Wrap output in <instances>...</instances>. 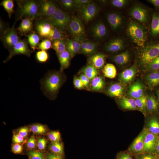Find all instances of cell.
Wrapping results in <instances>:
<instances>
[{"label": "cell", "instance_id": "obj_11", "mask_svg": "<svg viewBox=\"0 0 159 159\" xmlns=\"http://www.w3.org/2000/svg\"><path fill=\"white\" fill-rule=\"evenodd\" d=\"M59 8L53 1L48 0H39V17L49 19Z\"/></svg>", "mask_w": 159, "mask_h": 159}, {"label": "cell", "instance_id": "obj_25", "mask_svg": "<svg viewBox=\"0 0 159 159\" xmlns=\"http://www.w3.org/2000/svg\"><path fill=\"white\" fill-rule=\"evenodd\" d=\"M146 109L147 112L150 114L159 112V102L154 93H151L148 95Z\"/></svg>", "mask_w": 159, "mask_h": 159}, {"label": "cell", "instance_id": "obj_43", "mask_svg": "<svg viewBox=\"0 0 159 159\" xmlns=\"http://www.w3.org/2000/svg\"><path fill=\"white\" fill-rule=\"evenodd\" d=\"M31 130L34 133L42 134L45 133L47 129L44 125L39 124L32 125L31 127Z\"/></svg>", "mask_w": 159, "mask_h": 159}, {"label": "cell", "instance_id": "obj_32", "mask_svg": "<svg viewBox=\"0 0 159 159\" xmlns=\"http://www.w3.org/2000/svg\"><path fill=\"white\" fill-rule=\"evenodd\" d=\"M53 48L57 54L61 53L67 50V39L65 38L52 41Z\"/></svg>", "mask_w": 159, "mask_h": 159}, {"label": "cell", "instance_id": "obj_33", "mask_svg": "<svg viewBox=\"0 0 159 159\" xmlns=\"http://www.w3.org/2000/svg\"><path fill=\"white\" fill-rule=\"evenodd\" d=\"M148 127V131L152 134L156 135L159 134V121L156 117H153L150 120Z\"/></svg>", "mask_w": 159, "mask_h": 159}, {"label": "cell", "instance_id": "obj_46", "mask_svg": "<svg viewBox=\"0 0 159 159\" xmlns=\"http://www.w3.org/2000/svg\"><path fill=\"white\" fill-rule=\"evenodd\" d=\"M59 3L64 9H69L75 6L72 0H61L58 1Z\"/></svg>", "mask_w": 159, "mask_h": 159}, {"label": "cell", "instance_id": "obj_1", "mask_svg": "<svg viewBox=\"0 0 159 159\" xmlns=\"http://www.w3.org/2000/svg\"><path fill=\"white\" fill-rule=\"evenodd\" d=\"M64 79L62 72L60 71L48 72L40 81L45 95L51 98H55L63 85Z\"/></svg>", "mask_w": 159, "mask_h": 159}, {"label": "cell", "instance_id": "obj_38", "mask_svg": "<svg viewBox=\"0 0 159 159\" xmlns=\"http://www.w3.org/2000/svg\"><path fill=\"white\" fill-rule=\"evenodd\" d=\"M49 149L53 153L61 155L63 153L62 144L60 142H52L49 145Z\"/></svg>", "mask_w": 159, "mask_h": 159}, {"label": "cell", "instance_id": "obj_17", "mask_svg": "<svg viewBox=\"0 0 159 159\" xmlns=\"http://www.w3.org/2000/svg\"><path fill=\"white\" fill-rule=\"evenodd\" d=\"M150 32L153 41H159V11H157L152 13Z\"/></svg>", "mask_w": 159, "mask_h": 159}, {"label": "cell", "instance_id": "obj_52", "mask_svg": "<svg viewBox=\"0 0 159 159\" xmlns=\"http://www.w3.org/2000/svg\"><path fill=\"white\" fill-rule=\"evenodd\" d=\"M150 153H143L139 154L137 159H156L155 157Z\"/></svg>", "mask_w": 159, "mask_h": 159}, {"label": "cell", "instance_id": "obj_26", "mask_svg": "<svg viewBox=\"0 0 159 159\" xmlns=\"http://www.w3.org/2000/svg\"><path fill=\"white\" fill-rule=\"evenodd\" d=\"M92 31L93 36L98 39L105 37L107 34V30L104 24L99 21L95 24L92 27Z\"/></svg>", "mask_w": 159, "mask_h": 159}, {"label": "cell", "instance_id": "obj_60", "mask_svg": "<svg viewBox=\"0 0 159 159\" xmlns=\"http://www.w3.org/2000/svg\"><path fill=\"white\" fill-rule=\"evenodd\" d=\"M47 159H62L61 155L53 153H50L47 155Z\"/></svg>", "mask_w": 159, "mask_h": 159}, {"label": "cell", "instance_id": "obj_50", "mask_svg": "<svg viewBox=\"0 0 159 159\" xmlns=\"http://www.w3.org/2000/svg\"><path fill=\"white\" fill-rule=\"evenodd\" d=\"M73 84L74 87L77 89L82 90L85 88L79 77H75L74 78Z\"/></svg>", "mask_w": 159, "mask_h": 159}, {"label": "cell", "instance_id": "obj_53", "mask_svg": "<svg viewBox=\"0 0 159 159\" xmlns=\"http://www.w3.org/2000/svg\"><path fill=\"white\" fill-rule=\"evenodd\" d=\"M80 49L77 47H67V50L69 53L71 58L80 52Z\"/></svg>", "mask_w": 159, "mask_h": 159}, {"label": "cell", "instance_id": "obj_21", "mask_svg": "<svg viewBox=\"0 0 159 159\" xmlns=\"http://www.w3.org/2000/svg\"><path fill=\"white\" fill-rule=\"evenodd\" d=\"M21 20V22L17 29L19 34L21 36H26L33 31V22L34 19L26 17Z\"/></svg>", "mask_w": 159, "mask_h": 159}, {"label": "cell", "instance_id": "obj_5", "mask_svg": "<svg viewBox=\"0 0 159 159\" xmlns=\"http://www.w3.org/2000/svg\"><path fill=\"white\" fill-rule=\"evenodd\" d=\"M16 21L14 23L11 28H8L0 37L1 40L4 46L8 49L9 52L21 39L15 27Z\"/></svg>", "mask_w": 159, "mask_h": 159}, {"label": "cell", "instance_id": "obj_9", "mask_svg": "<svg viewBox=\"0 0 159 159\" xmlns=\"http://www.w3.org/2000/svg\"><path fill=\"white\" fill-rule=\"evenodd\" d=\"M35 29L41 38H47L52 29L54 27L48 19L39 17L36 19Z\"/></svg>", "mask_w": 159, "mask_h": 159}, {"label": "cell", "instance_id": "obj_31", "mask_svg": "<svg viewBox=\"0 0 159 159\" xmlns=\"http://www.w3.org/2000/svg\"><path fill=\"white\" fill-rule=\"evenodd\" d=\"M81 71L90 81L97 76L98 74V69L91 64H89L83 67Z\"/></svg>", "mask_w": 159, "mask_h": 159}, {"label": "cell", "instance_id": "obj_54", "mask_svg": "<svg viewBox=\"0 0 159 159\" xmlns=\"http://www.w3.org/2000/svg\"><path fill=\"white\" fill-rule=\"evenodd\" d=\"M47 142L44 138H39L37 141V145L38 148L40 150L44 149L46 146Z\"/></svg>", "mask_w": 159, "mask_h": 159}, {"label": "cell", "instance_id": "obj_35", "mask_svg": "<svg viewBox=\"0 0 159 159\" xmlns=\"http://www.w3.org/2000/svg\"><path fill=\"white\" fill-rule=\"evenodd\" d=\"M104 75L106 77L112 79L117 74V70L115 66L112 64L108 63L105 65L103 69Z\"/></svg>", "mask_w": 159, "mask_h": 159}, {"label": "cell", "instance_id": "obj_10", "mask_svg": "<svg viewBox=\"0 0 159 159\" xmlns=\"http://www.w3.org/2000/svg\"><path fill=\"white\" fill-rule=\"evenodd\" d=\"M28 44L26 39L20 40L9 52V55L4 61V63H6L16 55L23 54L29 57L33 51L29 48Z\"/></svg>", "mask_w": 159, "mask_h": 159}, {"label": "cell", "instance_id": "obj_62", "mask_svg": "<svg viewBox=\"0 0 159 159\" xmlns=\"http://www.w3.org/2000/svg\"><path fill=\"white\" fill-rule=\"evenodd\" d=\"M8 28H6L4 23L1 19L0 21V32L1 36L4 33Z\"/></svg>", "mask_w": 159, "mask_h": 159}, {"label": "cell", "instance_id": "obj_24", "mask_svg": "<svg viewBox=\"0 0 159 159\" xmlns=\"http://www.w3.org/2000/svg\"><path fill=\"white\" fill-rule=\"evenodd\" d=\"M106 57V55L105 54L96 53L89 57V64L92 65L97 69H102L104 66Z\"/></svg>", "mask_w": 159, "mask_h": 159}, {"label": "cell", "instance_id": "obj_56", "mask_svg": "<svg viewBox=\"0 0 159 159\" xmlns=\"http://www.w3.org/2000/svg\"><path fill=\"white\" fill-rule=\"evenodd\" d=\"M12 149L14 153H20L22 151L23 147L22 145L19 144H15L13 145Z\"/></svg>", "mask_w": 159, "mask_h": 159}, {"label": "cell", "instance_id": "obj_15", "mask_svg": "<svg viewBox=\"0 0 159 159\" xmlns=\"http://www.w3.org/2000/svg\"><path fill=\"white\" fill-rule=\"evenodd\" d=\"M107 20L111 27L114 30L120 29L124 22V18L119 12L111 11L108 13L106 16Z\"/></svg>", "mask_w": 159, "mask_h": 159}, {"label": "cell", "instance_id": "obj_64", "mask_svg": "<svg viewBox=\"0 0 159 159\" xmlns=\"http://www.w3.org/2000/svg\"><path fill=\"white\" fill-rule=\"evenodd\" d=\"M154 90L155 95L159 102V87L156 88Z\"/></svg>", "mask_w": 159, "mask_h": 159}, {"label": "cell", "instance_id": "obj_27", "mask_svg": "<svg viewBox=\"0 0 159 159\" xmlns=\"http://www.w3.org/2000/svg\"><path fill=\"white\" fill-rule=\"evenodd\" d=\"M120 105L123 108L128 110H138L136 105L135 99L125 97L119 98L118 100Z\"/></svg>", "mask_w": 159, "mask_h": 159}, {"label": "cell", "instance_id": "obj_44", "mask_svg": "<svg viewBox=\"0 0 159 159\" xmlns=\"http://www.w3.org/2000/svg\"><path fill=\"white\" fill-rule=\"evenodd\" d=\"M48 137L52 142H59L61 139L60 133L57 131L50 132L48 134Z\"/></svg>", "mask_w": 159, "mask_h": 159}, {"label": "cell", "instance_id": "obj_47", "mask_svg": "<svg viewBox=\"0 0 159 159\" xmlns=\"http://www.w3.org/2000/svg\"><path fill=\"white\" fill-rule=\"evenodd\" d=\"M30 159H45L43 154L41 152L34 151L28 153Z\"/></svg>", "mask_w": 159, "mask_h": 159}, {"label": "cell", "instance_id": "obj_8", "mask_svg": "<svg viewBox=\"0 0 159 159\" xmlns=\"http://www.w3.org/2000/svg\"><path fill=\"white\" fill-rule=\"evenodd\" d=\"M128 13L130 16L142 24H147L149 21V11L140 3L134 4L129 9Z\"/></svg>", "mask_w": 159, "mask_h": 159}, {"label": "cell", "instance_id": "obj_22", "mask_svg": "<svg viewBox=\"0 0 159 159\" xmlns=\"http://www.w3.org/2000/svg\"><path fill=\"white\" fill-rule=\"evenodd\" d=\"M125 91L124 85L120 82L114 83L111 84L108 87L106 90V93L110 97L120 98L123 97Z\"/></svg>", "mask_w": 159, "mask_h": 159}, {"label": "cell", "instance_id": "obj_2", "mask_svg": "<svg viewBox=\"0 0 159 159\" xmlns=\"http://www.w3.org/2000/svg\"><path fill=\"white\" fill-rule=\"evenodd\" d=\"M159 56V41L147 42L137 52L138 64L144 69L154 59Z\"/></svg>", "mask_w": 159, "mask_h": 159}, {"label": "cell", "instance_id": "obj_45", "mask_svg": "<svg viewBox=\"0 0 159 159\" xmlns=\"http://www.w3.org/2000/svg\"><path fill=\"white\" fill-rule=\"evenodd\" d=\"M128 2L129 1L127 0H112L110 1V3L114 7L121 8L126 6Z\"/></svg>", "mask_w": 159, "mask_h": 159}, {"label": "cell", "instance_id": "obj_49", "mask_svg": "<svg viewBox=\"0 0 159 159\" xmlns=\"http://www.w3.org/2000/svg\"><path fill=\"white\" fill-rule=\"evenodd\" d=\"M81 80L85 88L88 90H90V81L88 78L84 74L82 73L79 77Z\"/></svg>", "mask_w": 159, "mask_h": 159}, {"label": "cell", "instance_id": "obj_6", "mask_svg": "<svg viewBox=\"0 0 159 159\" xmlns=\"http://www.w3.org/2000/svg\"><path fill=\"white\" fill-rule=\"evenodd\" d=\"M68 29L73 39L80 42L85 40L86 34L84 26L78 17L74 16L71 18Z\"/></svg>", "mask_w": 159, "mask_h": 159}, {"label": "cell", "instance_id": "obj_20", "mask_svg": "<svg viewBox=\"0 0 159 159\" xmlns=\"http://www.w3.org/2000/svg\"><path fill=\"white\" fill-rule=\"evenodd\" d=\"M144 78L147 85L150 90H154L159 87V71L147 72Z\"/></svg>", "mask_w": 159, "mask_h": 159}, {"label": "cell", "instance_id": "obj_34", "mask_svg": "<svg viewBox=\"0 0 159 159\" xmlns=\"http://www.w3.org/2000/svg\"><path fill=\"white\" fill-rule=\"evenodd\" d=\"M148 95L144 94L140 97L135 99V104L138 110L145 116L147 113L146 105Z\"/></svg>", "mask_w": 159, "mask_h": 159}, {"label": "cell", "instance_id": "obj_42", "mask_svg": "<svg viewBox=\"0 0 159 159\" xmlns=\"http://www.w3.org/2000/svg\"><path fill=\"white\" fill-rule=\"evenodd\" d=\"M37 48L45 51L53 48L52 41L48 38H45L39 43Z\"/></svg>", "mask_w": 159, "mask_h": 159}, {"label": "cell", "instance_id": "obj_13", "mask_svg": "<svg viewBox=\"0 0 159 159\" xmlns=\"http://www.w3.org/2000/svg\"><path fill=\"white\" fill-rule=\"evenodd\" d=\"M126 47L125 40L120 37L112 39L109 40L104 46V49L107 52L115 53L123 50Z\"/></svg>", "mask_w": 159, "mask_h": 159}, {"label": "cell", "instance_id": "obj_12", "mask_svg": "<svg viewBox=\"0 0 159 159\" xmlns=\"http://www.w3.org/2000/svg\"><path fill=\"white\" fill-rule=\"evenodd\" d=\"M99 10L98 6L92 2L85 4L80 8L81 16L86 23L92 20L98 14Z\"/></svg>", "mask_w": 159, "mask_h": 159}, {"label": "cell", "instance_id": "obj_55", "mask_svg": "<svg viewBox=\"0 0 159 159\" xmlns=\"http://www.w3.org/2000/svg\"><path fill=\"white\" fill-rule=\"evenodd\" d=\"M36 145V140L34 136H32L28 140L27 147L29 149L34 148Z\"/></svg>", "mask_w": 159, "mask_h": 159}, {"label": "cell", "instance_id": "obj_37", "mask_svg": "<svg viewBox=\"0 0 159 159\" xmlns=\"http://www.w3.org/2000/svg\"><path fill=\"white\" fill-rule=\"evenodd\" d=\"M14 1L12 0H3L0 4V5L3 6L7 12L9 17L10 18L13 13L14 7Z\"/></svg>", "mask_w": 159, "mask_h": 159}, {"label": "cell", "instance_id": "obj_59", "mask_svg": "<svg viewBox=\"0 0 159 159\" xmlns=\"http://www.w3.org/2000/svg\"><path fill=\"white\" fill-rule=\"evenodd\" d=\"M29 131L28 128L26 127H22L18 131V134L23 137H26L28 135Z\"/></svg>", "mask_w": 159, "mask_h": 159}, {"label": "cell", "instance_id": "obj_36", "mask_svg": "<svg viewBox=\"0 0 159 159\" xmlns=\"http://www.w3.org/2000/svg\"><path fill=\"white\" fill-rule=\"evenodd\" d=\"M64 32L56 27H53L49 32L47 38L52 41L65 38Z\"/></svg>", "mask_w": 159, "mask_h": 159}, {"label": "cell", "instance_id": "obj_23", "mask_svg": "<svg viewBox=\"0 0 159 159\" xmlns=\"http://www.w3.org/2000/svg\"><path fill=\"white\" fill-rule=\"evenodd\" d=\"M109 58L118 66L122 67L130 62V54L129 52L126 50L120 54L111 56Z\"/></svg>", "mask_w": 159, "mask_h": 159}, {"label": "cell", "instance_id": "obj_63", "mask_svg": "<svg viewBox=\"0 0 159 159\" xmlns=\"http://www.w3.org/2000/svg\"><path fill=\"white\" fill-rule=\"evenodd\" d=\"M155 150L158 154L159 155V137L157 138L155 146Z\"/></svg>", "mask_w": 159, "mask_h": 159}, {"label": "cell", "instance_id": "obj_30", "mask_svg": "<svg viewBox=\"0 0 159 159\" xmlns=\"http://www.w3.org/2000/svg\"><path fill=\"white\" fill-rule=\"evenodd\" d=\"M27 38V42L33 51L37 49L41 37L36 32L33 31L26 36Z\"/></svg>", "mask_w": 159, "mask_h": 159}, {"label": "cell", "instance_id": "obj_48", "mask_svg": "<svg viewBox=\"0 0 159 159\" xmlns=\"http://www.w3.org/2000/svg\"><path fill=\"white\" fill-rule=\"evenodd\" d=\"M81 42L74 39H67V47H77L80 49Z\"/></svg>", "mask_w": 159, "mask_h": 159}, {"label": "cell", "instance_id": "obj_51", "mask_svg": "<svg viewBox=\"0 0 159 159\" xmlns=\"http://www.w3.org/2000/svg\"><path fill=\"white\" fill-rule=\"evenodd\" d=\"M116 159H134L131 154L127 152H122L118 153Z\"/></svg>", "mask_w": 159, "mask_h": 159}, {"label": "cell", "instance_id": "obj_16", "mask_svg": "<svg viewBox=\"0 0 159 159\" xmlns=\"http://www.w3.org/2000/svg\"><path fill=\"white\" fill-rule=\"evenodd\" d=\"M145 86L139 80L132 83L129 87L127 96L128 97L135 99L139 98L144 94Z\"/></svg>", "mask_w": 159, "mask_h": 159}, {"label": "cell", "instance_id": "obj_58", "mask_svg": "<svg viewBox=\"0 0 159 159\" xmlns=\"http://www.w3.org/2000/svg\"><path fill=\"white\" fill-rule=\"evenodd\" d=\"M13 140L15 144H19L23 141L24 138L19 134H15L13 135Z\"/></svg>", "mask_w": 159, "mask_h": 159}, {"label": "cell", "instance_id": "obj_28", "mask_svg": "<svg viewBox=\"0 0 159 159\" xmlns=\"http://www.w3.org/2000/svg\"><path fill=\"white\" fill-rule=\"evenodd\" d=\"M60 64V71L62 72L69 66L71 56L67 50L61 53L57 54Z\"/></svg>", "mask_w": 159, "mask_h": 159}, {"label": "cell", "instance_id": "obj_57", "mask_svg": "<svg viewBox=\"0 0 159 159\" xmlns=\"http://www.w3.org/2000/svg\"><path fill=\"white\" fill-rule=\"evenodd\" d=\"M73 1L75 6H80V8L83 5L92 2L91 0H74Z\"/></svg>", "mask_w": 159, "mask_h": 159}, {"label": "cell", "instance_id": "obj_7", "mask_svg": "<svg viewBox=\"0 0 159 159\" xmlns=\"http://www.w3.org/2000/svg\"><path fill=\"white\" fill-rule=\"evenodd\" d=\"M71 18L59 8L49 19L54 27L64 32L68 28Z\"/></svg>", "mask_w": 159, "mask_h": 159}, {"label": "cell", "instance_id": "obj_39", "mask_svg": "<svg viewBox=\"0 0 159 159\" xmlns=\"http://www.w3.org/2000/svg\"><path fill=\"white\" fill-rule=\"evenodd\" d=\"M97 43L88 41L86 49L82 54L90 56L97 53Z\"/></svg>", "mask_w": 159, "mask_h": 159}, {"label": "cell", "instance_id": "obj_61", "mask_svg": "<svg viewBox=\"0 0 159 159\" xmlns=\"http://www.w3.org/2000/svg\"><path fill=\"white\" fill-rule=\"evenodd\" d=\"M147 1L153 5L157 11H159V0H148Z\"/></svg>", "mask_w": 159, "mask_h": 159}, {"label": "cell", "instance_id": "obj_18", "mask_svg": "<svg viewBox=\"0 0 159 159\" xmlns=\"http://www.w3.org/2000/svg\"><path fill=\"white\" fill-rule=\"evenodd\" d=\"M146 130L142 131L135 139L129 148L130 151L135 154L144 153V139Z\"/></svg>", "mask_w": 159, "mask_h": 159}, {"label": "cell", "instance_id": "obj_3", "mask_svg": "<svg viewBox=\"0 0 159 159\" xmlns=\"http://www.w3.org/2000/svg\"><path fill=\"white\" fill-rule=\"evenodd\" d=\"M17 5V19L30 18L34 20L39 17V0H16Z\"/></svg>", "mask_w": 159, "mask_h": 159}, {"label": "cell", "instance_id": "obj_41", "mask_svg": "<svg viewBox=\"0 0 159 159\" xmlns=\"http://www.w3.org/2000/svg\"><path fill=\"white\" fill-rule=\"evenodd\" d=\"M49 57V54L46 51L40 50L36 52V58L39 62H46L48 60Z\"/></svg>", "mask_w": 159, "mask_h": 159}, {"label": "cell", "instance_id": "obj_29", "mask_svg": "<svg viewBox=\"0 0 159 159\" xmlns=\"http://www.w3.org/2000/svg\"><path fill=\"white\" fill-rule=\"evenodd\" d=\"M105 82L101 76H97L91 81V90L93 91H100L104 88Z\"/></svg>", "mask_w": 159, "mask_h": 159}, {"label": "cell", "instance_id": "obj_14", "mask_svg": "<svg viewBox=\"0 0 159 159\" xmlns=\"http://www.w3.org/2000/svg\"><path fill=\"white\" fill-rule=\"evenodd\" d=\"M138 72L137 65L134 63L119 74L118 80L120 83L124 86L127 85L133 80Z\"/></svg>", "mask_w": 159, "mask_h": 159}, {"label": "cell", "instance_id": "obj_19", "mask_svg": "<svg viewBox=\"0 0 159 159\" xmlns=\"http://www.w3.org/2000/svg\"><path fill=\"white\" fill-rule=\"evenodd\" d=\"M157 139L156 135L146 130L144 139V153L153 152L155 150Z\"/></svg>", "mask_w": 159, "mask_h": 159}, {"label": "cell", "instance_id": "obj_4", "mask_svg": "<svg viewBox=\"0 0 159 159\" xmlns=\"http://www.w3.org/2000/svg\"><path fill=\"white\" fill-rule=\"evenodd\" d=\"M127 35L138 46L143 47L148 40L147 31L143 26L133 19L129 21L126 29Z\"/></svg>", "mask_w": 159, "mask_h": 159}, {"label": "cell", "instance_id": "obj_40", "mask_svg": "<svg viewBox=\"0 0 159 159\" xmlns=\"http://www.w3.org/2000/svg\"><path fill=\"white\" fill-rule=\"evenodd\" d=\"M147 72L159 71V56L151 61L144 69Z\"/></svg>", "mask_w": 159, "mask_h": 159}]
</instances>
